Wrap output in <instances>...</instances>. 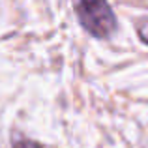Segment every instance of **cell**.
I'll use <instances>...</instances> for the list:
<instances>
[{
	"mask_svg": "<svg viewBox=\"0 0 148 148\" xmlns=\"http://www.w3.org/2000/svg\"><path fill=\"white\" fill-rule=\"evenodd\" d=\"M13 148H43L40 143L36 141H28V139H23V141H17L13 145Z\"/></svg>",
	"mask_w": 148,
	"mask_h": 148,
	"instance_id": "7a4b0ae2",
	"label": "cell"
},
{
	"mask_svg": "<svg viewBox=\"0 0 148 148\" xmlns=\"http://www.w3.org/2000/svg\"><path fill=\"white\" fill-rule=\"evenodd\" d=\"M139 36H141V40H143V41H145V43L148 45V25H145V26L141 28V32H139Z\"/></svg>",
	"mask_w": 148,
	"mask_h": 148,
	"instance_id": "3957f363",
	"label": "cell"
},
{
	"mask_svg": "<svg viewBox=\"0 0 148 148\" xmlns=\"http://www.w3.org/2000/svg\"><path fill=\"white\" fill-rule=\"evenodd\" d=\"M75 13L94 38H109L116 30V17L107 0H75Z\"/></svg>",
	"mask_w": 148,
	"mask_h": 148,
	"instance_id": "6da1fadb",
	"label": "cell"
}]
</instances>
